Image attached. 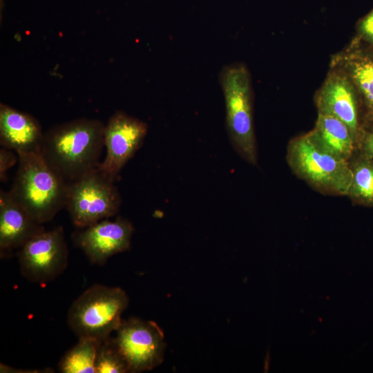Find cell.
I'll list each match as a JSON object with an SVG mask.
<instances>
[{"label":"cell","instance_id":"7a4b0ae2","mask_svg":"<svg viewBox=\"0 0 373 373\" xmlns=\"http://www.w3.org/2000/svg\"><path fill=\"white\" fill-rule=\"evenodd\" d=\"M18 155V167L10 190L13 198L40 224L65 208L68 182L41 152Z\"/></svg>","mask_w":373,"mask_h":373},{"label":"cell","instance_id":"8992f818","mask_svg":"<svg viewBox=\"0 0 373 373\" xmlns=\"http://www.w3.org/2000/svg\"><path fill=\"white\" fill-rule=\"evenodd\" d=\"M115 181L97 168L68 182L65 209L82 229L117 214L122 200Z\"/></svg>","mask_w":373,"mask_h":373},{"label":"cell","instance_id":"52a82bcc","mask_svg":"<svg viewBox=\"0 0 373 373\" xmlns=\"http://www.w3.org/2000/svg\"><path fill=\"white\" fill-rule=\"evenodd\" d=\"M21 274L30 282L46 284L61 274L68 262V251L62 227L44 230L19 249Z\"/></svg>","mask_w":373,"mask_h":373},{"label":"cell","instance_id":"30bf717a","mask_svg":"<svg viewBox=\"0 0 373 373\" xmlns=\"http://www.w3.org/2000/svg\"><path fill=\"white\" fill-rule=\"evenodd\" d=\"M134 228L122 217L104 219L73 233L74 243L93 264L104 265L113 256L128 249Z\"/></svg>","mask_w":373,"mask_h":373},{"label":"cell","instance_id":"3957f363","mask_svg":"<svg viewBox=\"0 0 373 373\" xmlns=\"http://www.w3.org/2000/svg\"><path fill=\"white\" fill-rule=\"evenodd\" d=\"M287 162L297 177L321 193L348 195L353 177L350 164L323 148L312 131L289 142Z\"/></svg>","mask_w":373,"mask_h":373},{"label":"cell","instance_id":"ba28073f","mask_svg":"<svg viewBox=\"0 0 373 373\" xmlns=\"http://www.w3.org/2000/svg\"><path fill=\"white\" fill-rule=\"evenodd\" d=\"M114 341L129 372L151 370L162 363L166 350L164 335L153 321L137 318L122 320Z\"/></svg>","mask_w":373,"mask_h":373},{"label":"cell","instance_id":"9a60e30c","mask_svg":"<svg viewBox=\"0 0 373 373\" xmlns=\"http://www.w3.org/2000/svg\"><path fill=\"white\" fill-rule=\"evenodd\" d=\"M99 341L93 337H79L78 342L60 360L59 372L96 373L95 361Z\"/></svg>","mask_w":373,"mask_h":373},{"label":"cell","instance_id":"7c38bea8","mask_svg":"<svg viewBox=\"0 0 373 373\" xmlns=\"http://www.w3.org/2000/svg\"><path fill=\"white\" fill-rule=\"evenodd\" d=\"M41 127L31 115L0 104V144L17 154L38 153L44 140Z\"/></svg>","mask_w":373,"mask_h":373},{"label":"cell","instance_id":"e0dca14e","mask_svg":"<svg viewBox=\"0 0 373 373\" xmlns=\"http://www.w3.org/2000/svg\"><path fill=\"white\" fill-rule=\"evenodd\" d=\"M95 370L96 373L129 372L128 364L111 336L99 341Z\"/></svg>","mask_w":373,"mask_h":373},{"label":"cell","instance_id":"5b68a950","mask_svg":"<svg viewBox=\"0 0 373 373\" xmlns=\"http://www.w3.org/2000/svg\"><path fill=\"white\" fill-rule=\"evenodd\" d=\"M128 302V295L120 287L95 284L70 306L68 325L78 337L104 339L120 325Z\"/></svg>","mask_w":373,"mask_h":373},{"label":"cell","instance_id":"8fae6325","mask_svg":"<svg viewBox=\"0 0 373 373\" xmlns=\"http://www.w3.org/2000/svg\"><path fill=\"white\" fill-rule=\"evenodd\" d=\"M45 230L13 198L10 192L0 191L1 256L21 248L32 237Z\"/></svg>","mask_w":373,"mask_h":373},{"label":"cell","instance_id":"44dd1931","mask_svg":"<svg viewBox=\"0 0 373 373\" xmlns=\"http://www.w3.org/2000/svg\"><path fill=\"white\" fill-rule=\"evenodd\" d=\"M364 148L366 152L373 157V134L367 136L365 141Z\"/></svg>","mask_w":373,"mask_h":373},{"label":"cell","instance_id":"277c9868","mask_svg":"<svg viewBox=\"0 0 373 373\" xmlns=\"http://www.w3.org/2000/svg\"><path fill=\"white\" fill-rule=\"evenodd\" d=\"M219 82L226 107V126L231 144L246 162L258 163L250 75L242 64L224 66Z\"/></svg>","mask_w":373,"mask_h":373},{"label":"cell","instance_id":"d6986e66","mask_svg":"<svg viewBox=\"0 0 373 373\" xmlns=\"http://www.w3.org/2000/svg\"><path fill=\"white\" fill-rule=\"evenodd\" d=\"M13 150L1 146L0 149V180L6 182L7 171L18 162V155Z\"/></svg>","mask_w":373,"mask_h":373},{"label":"cell","instance_id":"5bb4252c","mask_svg":"<svg viewBox=\"0 0 373 373\" xmlns=\"http://www.w3.org/2000/svg\"><path fill=\"white\" fill-rule=\"evenodd\" d=\"M312 134L320 144L333 155L349 160L355 140L348 127L336 117L318 113Z\"/></svg>","mask_w":373,"mask_h":373},{"label":"cell","instance_id":"4fadbf2b","mask_svg":"<svg viewBox=\"0 0 373 373\" xmlns=\"http://www.w3.org/2000/svg\"><path fill=\"white\" fill-rule=\"evenodd\" d=\"M318 113L334 116L350 129L354 140L358 131L354 96L348 82L342 76L331 77L322 88L318 99Z\"/></svg>","mask_w":373,"mask_h":373},{"label":"cell","instance_id":"ac0fdd59","mask_svg":"<svg viewBox=\"0 0 373 373\" xmlns=\"http://www.w3.org/2000/svg\"><path fill=\"white\" fill-rule=\"evenodd\" d=\"M354 79L373 108V62L356 63L352 68Z\"/></svg>","mask_w":373,"mask_h":373},{"label":"cell","instance_id":"9c48e42d","mask_svg":"<svg viewBox=\"0 0 373 373\" xmlns=\"http://www.w3.org/2000/svg\"><path fill=\"white\" fill-rule=\"evenodd\" d=\"M148 131L147 124L122 111L115 113L104 128L106 156L98 169L115 182L137 150Z\"/></svg>","mask_w":373,"mask_h":373},{"label":"cell","instance_id":"2e32d148","mask_svg":"<svg viewBox=\"0 0 373 373\" xmlns=\"http://www.w3.org/2000/svg\"><path fill=\"white\" fill-rule=\"evenodd\" d=\"M350 166L353 177L347 195L358 202L373 204V162L361 160Z\"/></svg>","mask_w":373,"mask_h":373},{"label":"cell","instance_id":"6da1fadb","mask_svg":"<svg viewBox=\"0 0 373 373\" xmlns=\"http://www.w3.org/2000/svg\"><path fill=\"white\" fill-rule=\"evenodd\" d=\"M104 128L87 118L57 125L44 133L41 154L66 182L75 180L99 167Z\"/></svg>","mask_w":373,"mask_h":373},{"label":"cell","instance_id":"ffe728a7","mask_svg":"<svg viewBox=\"0 0 373 373\" xmlns=\"http://www.w3.org/2000/svg\"><path fill=\"white\" fill-rule=\"evenodd\" d=\"M362 30L365 35L373 39V11L364 19Z\"/></svg>","mask_w":373,"mask_h":373}]
</instances>
